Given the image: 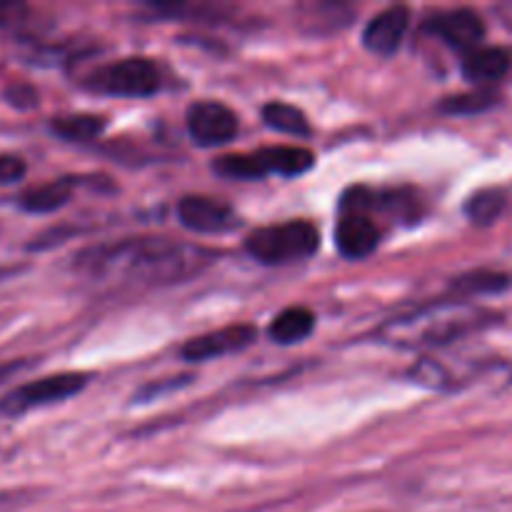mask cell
Returning a JSON list of instances; mask_svg holds the SVG:
<instances>
[{
  "instance_id": "12",
  "label": "cell",
  "mask_w": 512,
  "mask_h": 512,
  "mask_svg": "<svg viewBox=\"0 0 512 512\" xmlns=\"http://www.w3.org/2000/svg\"><path fill=\"white\" fill-rule=\"evenodd\" d=\"M380 230L368 215H343L335 228V245L350 260H363L378 248Z\"/></svg>"
},
{
  "instance_id": "18",
  "label": "cell",
  "mask_w": 512,
  "mask_h": 512,
  "mask_svg": "<svg viewBox=\"0 0 512 512\" xmlns=\"http://www.w3.org/2000/svg\"><path fill=\"white\" fill-rule=\"evenodd\" d=\"M50 128H53V133L60 135L63 140H78V143H83V140H93L95 135L103 133L105 118L88 113L63 115V118H55Z\"/></svg>"
},
{
  "instance_id": "20",
  "label": "cell",
  "mask_w": 512,
  "mask_h": 512,
  "mask_svg": "<svg viewBox=\"0 0 512 512\" xmlns=\"http://www.w3.org/2000/svg\"><path fill=\"white\" fill-rule=\"evenodd\" d=\"M510 285V278L503 273H493V270H473L460 278H455L453 288L463 295H490L500 293Z\"/></svg>"
},
{
  "instance_id": "10",
  "label": "cell",
  "mask_w": 512,
  "mask_h": 512,
  "mask_svg": "<svg viewBox=\"0 0 512 512\" xmlns=\"http://www.w3.org/2000/svg\"><path fill=\"white\" fill-rule=\"evenodd\" d=\"M178 218L185 228L203 235L228 233L238 225V218L228 205L213 198H203V195H188L180 200Z\"/></svg>"
},
{
  "instance_id": "8",
  "label": "cell",
  "mask_w": 512,
  "mask_h": 512,
  "mask_svg": "<svg viewBox=\"0 0 512 512\" xmlns=\"http://www.w3.org/2000/svg\"><path fill=\"white\" fill-rule=\"evenodd\" d=\"M423 30L425 33H433L435 38H440L450 48L460 50V53H470V50L480 48V40L485 35V23L475 10L455 8L428 18Z\"/></svg>"
},
{
  "instance_id": "5",
  "label": "cell",
  "mask_w": 512,
  "mask_h": 512,
  "mask_svg": "<svg viewBox=\"0 0 512 512\" xmlns=\"http://www.w3.org/2000/svg\"><path fill=\"white\" fill-rule=\"evenodd\" d=\"M88 88L115 98H148L160 88V75L148 58H123L95 70Z\"/></svg>"
},
{
  "instance_id": "3",
  "label": "cell",
  "mask_w": 512,
  "mask_h": 512,
  "mask_svg": "<svg viewBox=\"0 0 512 512\" xmlns=\"http://www.w3.org/2000/svg\"><path fill=\"white\" fill-rule=\"evenodd\" d=\"M315 165V155L308 148L298 145H278V148H263L255 153L220 155L213 163V170L230 180H260L265 175H283V178H298L308 173Z\"/></svg>"
},
{
  "instance_id": "21",
  "label": "cell",
  "mask_w": 512,
  "mask_h": 512,
  "mask_svg": "<svg viewBox=\"0 0 512 512\" xmlns=\"http://www.w3.org/2000/svg\"><path fill=\"white\" fill-rule=\"evenodd\" d=\"M25 175V163L18 155L0 153V183H15Z\"/></svg>"
},
{
  "instance_id": "7",
  "label": "cell",
  "mask_w": 512,
  "mask_h": 512,
  "mask_svg": "<svg viewBox=\"0 0 512 512\" xmlns=\"http://www.w3.org/2000/svg\"><path fill=\"white\" fill-rule=\"evenodd\" d=\"M188 133L200 148L225 145L238 133V115L223 103L200 100L188 108Z\"/></svg>"
},
{
  "instance_id": "6",
  "label": "cell",
  "mask_w": 512,
  "mask_h": 512,
  "mask_svg": "<svg viewBox=\"0 0 512 512\" xmlns=\"http://www.w3.org/2000/svg\"><path fill=\"white\" fill-rule=\"evenodd\" d=\"M85 383H88V378L83 373H58L50 375V378L35 380V383H25L0 398V415L15 418V415H23L33 408L60 403V400L73 398L75 393H80Z\"/></svg>"
},
{
  "instance_id": "19",
  "label": "cell",
  "mask_w": 512,
  "mask_h": 512,
  "mask_svg": "<svg viewBox=\"0 0 512 512\" xmlns=\"http://www.w3.org/2000/svg\"><path fill=\"white\" fill-rule=\"evenodd\" d=\"M498 93L490 88H480L475 93H463V95H453V98H445L440 103V110L448 115H475V113H485L493 105H498Z\"/></svg>"
},
{
  "instance_id": "16",
  "label": "cell",
  "mask_w": 512,
  "mask_h": 512,
  "mask_svg": "<svg viewBox=\"0 0 512 512\" xmlns=\"http://www.w3.org/2000/svg\"><path fill=\"white\" fill-rule=\"evenodd\" d=\"M263 120L268 128L278 130V133L295 135V138H305V135H310L308 118H305L303 110L295 108V105L273 100V103H268L263 108Z\"/></svg>"
},
{
  "instance_id": "13",
  "label": "cell",
  "mask_w": 512,
  "mask_h": 512,
  "mask_svg": "<svg viewBox=\"0 0 512 512\" xmlns=\"http://www.w3.org/2000/svg\"><path fill=\"white\" fill-rule=\"evenodd\" d=\"M512 58L503 48H475L465 53L463 58V75L465 80L475 85L498 83L500 78L508 75Z\"/></svg>"
},
{
  "instance_id": "14",
  "label": "cell",
  "mask_w": 512,
  "mask_h": 512,
  "mask_svg": "<svg viewBox=\"0 0 512 512\" xmlns=\"http://www.w3.org/2000/svg\"><path fill=\"white\" fill-rule=\"evenodd\" d=\"M73 195V180L60 178L50 180V183L35 185V188H28L25 193H20L18 205L28 213H53V210L63 208L65 203Z\"/></svg>"
},
{
  "instance_id": "1",
  "label": "cell",
  "mask_w": 512,
  "mask_h": 512,
  "mask_svg": "<svg viewBox=\"0 0 512 512\" xmlns=\"http://www.w3.org/2000/svg\"><path fill=\"white\" fill-rule=\"evenodd\" d=\"M85 258L95 273L135 275L138 280H183L198 273L210 260V253L168 240H128L105 250H93Z\"/></svg>"
},
{
  "instance_id": "9",
  "label": "cell",
  "mask_w": 512,
  "mask_h": 512,
  "mask_svg": "<svg viewBox=\"0 0 512 512\" xmlns=\"http://www.w3.org/2000/svg\"><path fill=\"white\" fill-rule=\"evenodd\" d=\"M255 338H258V330L253 325H228V328L213 330V333L188 340L183 345V358L190 360V363H205V360L223 358V355L245 350L248 345L255 343Z\"/></svg>"
},
{
  "instance_id": "22",
  "label": "cell",
  "mask_w": 512,
  "mask_h": 512,
  "mask_svg": "<svg viewBox=\"0 0 512 512\" xmlns=\"http://www.w3.org/2000/svg\"><path fill=\"white\" fill-rule=\"evenodd\" d=\"M5 98H8L10 103L20 110H28L38 103V93H35L30 85H10V88L5 90Z\"/></svg>"
},
{
  "instance_id": "17",
  "label": "cell",
  "mask_w": 512,
  "mask_h": 512,
  "mask_svg": "<svg viewBox=\"0 0 512 512\" xmlns=\"http://www.w3.org/2000/svg\"><path fill=\"white\" fill-rule=\"evenodd\" d=\"M505 205H508V195L503 190L485 188L470 195L468 203H465V215L475 225H493L503 215Z\"/></svg>"
},
{
  "instance_id": "4",
  "label": "cell",
  "mask_w": 512,
  "mask_h": 512,
  "mask_svg": "<svg viewBox=\"0 0 512 512\" xmlns=\"http://www.w3.org/2000/svg\"><path fill=\"white\" fill-rule=\"evenodd\" d=\"M318 228L308 220H288L280 225H268L245 238V250L258 263L285 265L310 258L318 250Z\"/></svg>"
},
{
  "instance_id": "2",
  "label": "cell",
  "mask_w": 512,
  "mask_h": 512,
  "mask_svg": "<svg viewBox=\"0 0 512 512\" xmlns=\"http://www.w3.org/2000/svg\"><path fill=\"white\" fill-rule=\"evenodd\" d=\"M498 315L468 303H438L425 305L408 315L393 318L380 328V340L395 348H433L448 345L463 335L490 325Z\"/></svg>"
},
{
  "instance_id": "15",
  "label": "cell",
  "mask_w": 512,
  "mask_h": 512,
  "mask_svg": "<svg viewBox=\"0 0 512 512\" xmlns=\"http://www.w3.org/2000/svg\"><path fill=\"white\" fill-rule=\"evenodd\" d=\"M315 328V315L310 313L308 308H300V305H295V308H288L283 310L280 315H275V320L270 323L268 333H270V340L278 345H295L300 343V340L308 338L310 333H313Z\"/></svg>"
},
{
  "instance_id": "11",
  "label": "cell",
  "mask_w": 512,
  "mask_h": 512,
  "mask_svg": "<svg viewBox=\"0 0 512 512\" xmlns=\"http://www.w3.org/2000/svg\"><path fill=\"white\" fill-rule=\"evenodd\" d=\"M410 25V10L405 5H393L368 23L363 33V45L375 55H393L405 38Z\"/></svg>"
}]
</instances>
